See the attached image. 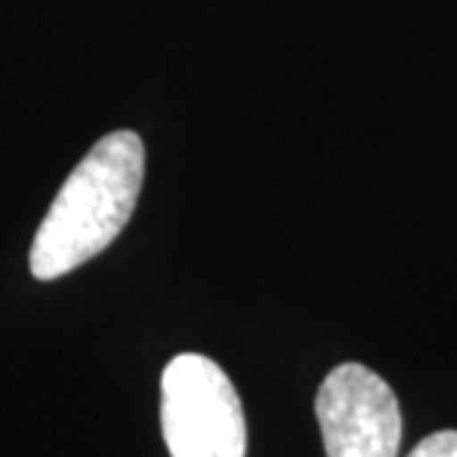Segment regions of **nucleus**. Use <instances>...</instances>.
Wrapping results in <instances>:
<instances>
[{
    "instance_id": "nucleus-1",
    "label": "nucleus",
    "mask_w": 457,
    "mask_h": 457,
    "mask_svg": "<svg viewBox=\"0 0 457 457\" xmlns=\"http://www.w3.org/2000/svg\"><path fill=\"white\" fill-rule=\"evenodd\" d=\"M145 179V149L134 131L102 137L62 181L30 246V273L51 282L111 246L131 220Z\"/></svg>"
},
{
    "instance_id": "nucleus-2",
    "label": "nucleus",
    "mask_w": 457,
    "mask_h": 457,
    "mask_svg": "<svg viewBox=\"0 0 457 457\" xmlns=\"http://www.w3.org/2000/svg\"><path fill=\"white\" fill-rule=\"evenodd\" d=\"M161 428L172 457H244L246 422L228 374L203 353H179L161 374Z\"/></svg>"
},
{
    "instance_id": "nucleus-3",
    "label": "nucleus",
    "mask_w": 457,
    "mask_h": 457,
    "mask_svg": "<svg viewBox=\"0 0 457 457\" xmlns=\"http://www.w3.org/2000/svg\"><path fill=\"white\" fill-rule=\"evenodd\" d=\"M327 457H398L401 407L380 374L345 362L324 378L315 398Z\"/></svg>"
},
{
    "instance_id": "nucleus-4",
    "label": "nucleus",
    "mask_w": 457,
    "mask_h": 457,
    "mask_svg": "<svg viewBox=\"0 0 457 457\" xmlns=\"http://www.w3.org/2000/svg\"><path fill=\"white\" fill-rule=\"evenodd\" d=\"M410 457H457V431H436L425 436Z\"/></svg>"
}]
</instances>
